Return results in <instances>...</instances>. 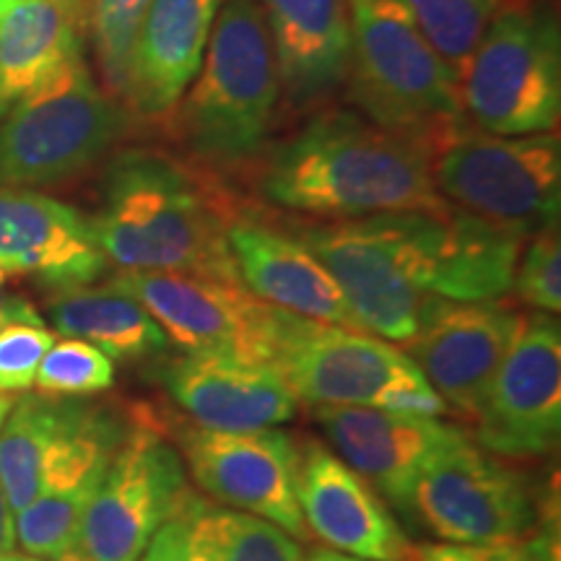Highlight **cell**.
<instances>
[{
	"label": "cell",
	"instance_id": "obj_9",
	"mask_svg": "<svg viewBox=\"0 0 561 561\" xmlns=\"http://www.w3.org/2000/svg\"><path fill=\"white\" fill-rule=\"evenodd\" d=\"M112 280L133 294L185 354L273 364L291 318L240 280L195 273H121Z\"/></svg>",
	"mask_w": 561,
	"mask_h": 561
},
{
	"label": "cell",
	"instance_id": "obj_3",
	"mask_svg": "<svg viewBox=\"0 0 561 561\" xmlns=\"http://www.w3.org/2000/svg\"><path fill=\"white\" fill-rule=\"evenodd\" d=\"M348 91L369 123L426 153L468 123L455 70L405 0H348Z\"/></svg>",
	"mask_w": 561,
	"mask_h": 561
},
{
	"label": "cell",
	"instance_id": "obj_32",
	"mask_svg": "<svg viewBox=\"0 0 561 561\" xmlns=\"http://www.w3.org/2000/svg\"><path fill=\"white\" fill-rule=\"evenodd\" d=\"M53 343L55 333L45 320L11 322L0 328V396L30 390Z\"/></svg>",
	"mask_w": 561,
	"mask_h": 561
},
{
	"label": "cell",
	"instance_id": "obj_31",
	"mask_svg": "<svg viewBox=\"0 0 561 561\" xmlns=\"http://www.w3.org/2000/svg\"><path fill=\"white\" fill-rule=\"evenodd\" d=\"M512 291L530 310L559 314L561 310V237L557 227L530 234L517 257Z\"/></svg>",
	"mask_w": 561,
	"mask_h": 561
},
{
	"label": "cell",
	"instance_id": "obj_14",
	"mask_svg": "<svg viewBox=\"0 0 561 561\" xmlns=\"http://www.w3.org/2000/svg\"><path fill=\"white\" fill-rule=\"evenodd\" d=\"M476 421V439L502 458H541L561 432V328L557 314H523Z\"/></svg>",
	"mask_w": 561,
	"mask_h": 561
},
{
	"label": "cell",
	"instance_id": "obj_21",
	"mask_svg": "<svg viewBox=\"0 0 561 561\" xmlns=\"http://www.w3.org/2000/svg\"><path fill=\"white\" fill-rule=\"evenodd\" d=\"M229 252L244 289L278 310L359 331L341 286L294 231L237 216L227 229Z\"/></svg>",
	"mask_w": 561,
	"mask_h": 561
},
{
	"label": "cell",
	"instance_id": "obj_12",
	"mask_svg": "<svg viewBox=\"0 0 561 561\" xmlns=\"http://www.w3.org/2000/svg\"><path fill=\"white\" fill-rule=\"evenodd\" d=\"M271 367L307 403L382 411L398 390L424 377L396 343L299 314L286 322Z\"/></svg>",
	"mask_w": 561,
	"mask_h": 561
},
{
	"label": "cell",
	"instance_id": "obj_36",
	"mask_svg": "<svg viewBox=\"0 0 561 561\" xmlns=\"http://www.w3.org/2000/svg\"><path fill=\"white\" fill-rule=\"evenodd\" d=\"M34 320H42L39 312L34 310L30 299L9 291V273L0 268V328L11 325V322H34Z\"/></svg>",
	"mask_w": 561,
	"mask_h": 561
},
{
	"label": "cell",
	"instance_id": "obj_30",
	"mask_svg": "<svg viewBox=\"0 0 561 561\" xmlns=\"http://www.w3.org/2000/svg\"><path fill=\"white\" fill-rule=\"evenodd\" d=\"M34 385L50 398H87L115 385V364L87 341L66 339L53 343L42 359Z\"/></svg>",
	"mask_w": 561,
	"mask_h": 561
},
{
	"label": "cell",
	"instance_id": "obj_25",
	"mask_svg": "<svg viewBox=\"0 0 561 561\" xmlns=\"http://www.w3.org/2000/svg\"><path fill=\"white\" fill-rule=\"evenodd\" d=\"M47 318L66 339L87 341L117 362L157 359L170 346L149 310L115 280L53 291Z\"/></svg>",
	"mask_w": 561,
	"mask_h": 561
},
{
	"label": "cell",
	"instance_id": "obj_19",
	"mask_svg": "<svg viewBox=\"0 0 561 561\" xmlns=\"http://www.w3.org/2000/svg\"><path fill=\"white\" fill-rule=\"evenodd\" d=\"M299 455L297 496L310 536L364 561H405L411 543L380 494L320 442Z\"/></svg>",
	"mask_w": 561,
	"mask_h": 561
},
{
	"label": "cell",
	"instance_id": "obj_11",
	"mask_svg": "<svg viewBox=\"0 0 561 561\" xmlns=\"http://www.w3.org/2000/svg\"><path fill=\"white\" fill-rule=\"evenodd\" d=\"M294 234L331 271L359 331L401 346L416 339L439 297L413 284L388 214L299 227Z\"/></svg>",
	"mask_w": 561,
	"mask_h": 561
},
{
	"label": "cell",
	"instance_id": "obj_42",
	"mask_svg": "<svg viewBox=\"0 0 561 561\" xmlns=\"http://www.w3.org/2000/svg\"><path fill=\"white\" fill-rule=\"evenodd\" d=\"M70 3H79V5H83V0H70ZM83 13H87V11H83Z\"/></svg>",
	"mask_w": 561,
	"mask_h": 561
},
{
	"label": "cell",
	"instance_id": "obj_7",
	"mask_svg": "<svg viewBox=\"0 0 561 561\" xmlns=\"http://www.w3.org/2000/svg\"><path fill=\"white\" fill-rule=\"evenodd\" d=\"M434 187L450 206L530 237L561 214L557 130L494 136L466 123L430 153Z\"/></svg>",
	"mask_w": 561,
	"mask_h": 561
},
{
	"label": "cell",
	"instance_id": "obj_26",
	"mask_svg": "<svg viewBox=\"0 0 561 561\" xmlns=\"http://www.w3.org/2000/svg\"><path fill=\"white\" fill-rule=\"evenodd\" d=\"M68 398L24 396L11 405L0 426V486L11 512H21L39 496L45 460L68 413Z\"/></svg>",
	"mask_w": 561,
	"mask_h": 561
},
{
	"label": "cell",
	"instance_id": "obj_15",
	"mask_svg": "<svg viewBox=\"0 0 561 561\" xmlns=\"http://www.w3.org/2000/svg\"><path fill=\"white\" fill-rule=\"evenodd\" d=\"M413 284L447 301H500L528 237L466 210L390 214Z\"/></svg>",
	"mask_w": 561,
	"mask_h": 561
},
{
	"label": "cell",
	"instance_id": "obj_8",
	"mask_svg": "<svg viewBox=\"0 0 561 561\" xmlns=\"http://www.w3.org/2000/svg\"><path fill=\"white\" fill-rule=\"evenodd\" d=\"M193 496L170 424L149 405H133V426L83 510L73 553L87 561H138Z\"/></svg>",
	"mask_w": 561,
	"mask_h": 561
},
{
	"label": "cell",
	"instance_id": "obj_20",
	"mask_svg": "<svg viewBox=\"0 0 561 561\" xmlns=\"http://www.w3.org/2000/svg\"><path fill=\"white\" fill-rule=\"evenodd\" d=\"M159 380L201 430H273L297 413V396L271 364L185 354L167 362Z\"/></svg>",
	"mask_w": 561,
	"mask_h": 561
},
{
	"label": "cell",
	"instance_id": "obj_17",
	"mask_svg": "<svg viewBox=\"0 0 561 561\" xmlns=\"http://www.w3.org/2000/svg\"><path fill=\"white\" fill-rule=\"evenodd\" d=\"M314 419L351 471L409 515L419 476L468 437L439 419L364 405H318Z\"/></svg>",
	"mask_w": 561,
	"mask_h": 561
},
{
	"label": "cell",
	"instance_id": "obj_27",
	"mask_svg": "<svg viewBox=\"0 0 561 561\" xmlns=\"http://www.w3.org/2000/svg\"><path fill=\"white\" fill-rule=\"evenodd\" d=\"M193 561H301L294 536L242 510L214 507L193 496L182 510Z\"/></svg>",
	"mask_w": 561,
	"mask_h": 561
},
{
	"label": "cell",
	"instance_id": "obj_35",
	"mask_svg": "<svg viewBox=\"0 0 561 561\" xmlns=\"http://www.w3.org/2000/svg\"><path fill=\"white\" fill-rule=\"evenodd\" d=\"M138 561H193L191 541H187V523L182 512L170 523L161 525Z\"/></svg>",
	"mask_w": 561,
	"mask_h": 561
},
{
	"label": "cell",
	"instance_id": "obj_24",
	"mask_svg": "<svg viewBox=\"0 0 561 561\" xmlns=\"http://www.w3.org/2000/svg\"><path fill=\"white\" fill-rule=\"evenodd\" d=\"M87 13L70 0H0V117L83 53Z\"/></svg>",
	"mask_w": 561,
	"mask_h": 561
},
{
	"label": "cell",
	"instance_id": "obj_16",
	"mask_svg": "<svg viewBox=\"0 0 561 561\" xmlns=\"http://www.w3.org/2000/svg\"><path fill=\"white\" fill-rule=\"evenodd\" d=\"M520 320L523 314L500 301L439 299L430 320L403 351L447 409L473 421L520 331Z\"/></svg>",
	"mask_w": 561,
	"mask_h": 561
},
{
	"label": "cell",
	"instance_id": "obj_4",
	"mask_svg": "<svg viewBox=\"0 0 561 561\" xmlns=\"http://www.w3.org/2000/svg\"><path fill=\"white\" fill-rule=\"evenodd\" d=\"M280 91L261 0H224L198 76L180 100V136L208 167L257 159L273 130Z\"/></svg>",
	"mask_w": 561,
	"mask_h": 561
},
{
	"label": "cell",
	"instance_id": "obj_22",
	"mask_svg": "<svg viewBox=\"0 0 561 561\" xmlns=\"http://www.w3.org/2000/svg\"><path fill=\"white\" fill-rule=\"evenodd\" d=\"M224 0H149L130 60L128 104L144 115L174 110L198 76Z\"/></svg>",
	"mask_w": 561,
	"mask_h": 561
},
{
	"label": "cell",
	"instance_id": "obj_34",
	"mask_svg": "<svg viewBox=\"0 0 561 561\" xmlns=\"http://www.w3.org/2000/svg\"><path fill=\"white\" fill-rule=\"evenodd\" d=\"M559 500H543L536 528L523 538L528 561H561V533H559Z\"/></svg>",
	"mask_w": 561,
	"mask_h": 561
},
{
	"label": "cell",
	"instance_id": "obj_6",
	"mask_svg": "<svg viewBox=\"0 0 561 561\" xmlns=\"http://www.w3.org/2000/svg\"><path fill=\"white\" fill-rule=\"evenodd\" d=\"M460 100L476 128L494 136L557 130L561 30L553 9L507 0L460 73Z\"/></svg>",
	"mask_w": 561,
	"mask_h": 561
},
{
	"label": "cell",
	"instance_id": "obj_28",
	"mask_svg": "<svg viewBox=\"0 0 561 561\" xmlns=\"http://www.w3.org/2000/svg\"><path fill=\"white\" fill-rule=\"evenodd\" d=\"M507 0H405L419 30L460 79L462 68Z\"/></svg>",
	"mask_w": 561,
	"mask_h": 561
},
{
	"label": "cell",
	"instance_id": "obj_1",
	"mask_svg": "<svg viewBox=\"0 0 561 561\" xmlns=\"http://www.w3.org/2000/svg\"><path fill=\"white\" fill-rule=\"evenodd\" d=\"M255 187L273 206L331 221L455 208L434 187L430 153L343 110L320 112L276 146Z\"/></svg>",
	"mask_w": 561,
	"mask_h": 561
},
{
	"label": "cell",
	"instance_id": "obj_29",
	"mask_svg": "<svg viewBox=\"0 0 561 561\" xmlns=\"http://www.w3.org/2000/svg\"><path fill=\"white\" fill-rule=\"evenodd\" d=\"M146 5L149 0H83L87 32L94 42L104 83L110 94L123 104H128L133 47Z\"/></svg>",
	"mask_w": 561,
	"mask_h": 561
},
{
	"label": "cell",
	"instance_id": "obj_41",
	"mask_svg": "<svg viewBox=\"0 0 561 561\" xmlns=\"http://www.w3.org/2000/svg\"><path fill=\"white\" fill-rule=\"evenodd\" d=\"M60 561H87V559H81V557H76V553H68L66 559H60Z\"/></svg>",
	"mask_w": 561,
	"mask_h": 561
},
{
	"label": "cell",
	"instance_id": "obj_5",
	"mask_svg": "<svg viewBox=\"0 0 561 561\" xmlns=\"http://www.w3.org/2000/svg\"><path fill=\"white\" fill-rule=\"evenodd\" d=\"M130 112L100 87L83 53L13 104L0 123V187L58 185L115 149Z\"/></svg>",
	"mask_w": 561,
	"mask_h": 561
},
{
	"label": "cell",
	"instance_id": "obj_33",
	"mask_svg": "<svg viewBox=\"0 0 561 561\" xmlns=\"http://www.w3.org/2000/svg\"><path fill=\"white\" fill-rule=\"evenodd\" d=\"M405 561H528L523 541L512 543H419Z\"/></svg>",
	"mask_w": 561,
	"mask_h": 561
},
{
	"label": "cell",
	"instance_id": "obj_2",
	"mask_svg": "<svg viewBox=\"0 0 561 561\" xmlns=\"http://www.w3.org/2000/svg\"><path fill=\"white\" fill-rule=\"evenodd\" d=\"M237 216L227 195L191 167L159 151L133 149L112 161L91 229L121 273L240 280L227 242Z\"/></svg>",
	"mask_w": 561,
	"mask_h": 561
},
{
	"label": "cell",
	"instance_id": "obj_40",
	"mask_svg": "<svg viewBox=\"0 0 561 561\" xmlns=\"http://www.w3.org/2000/svg\"><path fill=\"white\" fill-rule=\"evenodd\" d=\"M0 561H45V559H34V557H16V553H5V557H0Z\"/></svg>",
	"mask_w": 561,
	"mask_h": 561
},
{
	"label": "cell",
	"instance_id": "obj_10",
	"mask_svg": "<svg viewBox=\"0 0 561 561\" xmlns=\"http://www.w3.org/2000/svg\"><path fill=\"white\" fill-rule=\"evenodd\" d=\"M541 504L520 471L466 437L419 476L411 515L445 543H512L536 528Z\"/></svg>",
	"mask_w": 561,
	"mask_h": 561
},
{
	"label": "cell",
	"instance_id": "obj_37",
	"mask_svg": "<svg viewBox=\"0 0 561 561\" xmlns=\"http://www.w3.org/2000/svg\"><path fill=\"white\" fill-rule=\"evenodd\" d=\"M13 546H16V525H13V515H11L9 500H5V491L0 486V557L13 553Z\"/></svg>",
	"mask_w": 561,
	"mask_h": 561
},
{
	"label": "cell",
	"instance_id": "obj_18",
	"mask_svg": "<svg viewBox=\"0 0 561 561\" xmlns=\"http://www.w3.org/2000/svg\"><path fill=\"white\" fill-rule=\"evenodd\" d=\"M91 219L68 203L24 187H0V268L60 291L107 271Z\"/></svg>",
	"mask_w": 561,
	"mask_h": 561
},
{
	"label": "cell",
	"instance_id": "obj_13",
	"mask_svg": "<svg viewBox=\"0 0 561 561\" xmlns=\"http://www.w3.org/2000/svg\"><path fill=\"white\" fill-rule=\"evenodd\" d=\"M182 462L208 496L263 517L297 541H307L299 510V445L289 432H210L195 424H170Z\"/></svg>",
	"mask_w": 561,
	"mask_h": 561
},
{
	"label": "cell",
	"instance_id": "obj_38",
	"mask_svg": "<svg viewBox=\"0 0 561 561\" xmlns=\"http://www.w3.org/2000/svg\"><path fill=\"white\" fill-rule=\"evenodd\" d=\"M301 561H364V559L348 557V553H341L335 549H314L307 553V557H301Z\"/></svg>",
	"mask_w": 561,
	"mask_h": 561
},
{
	"label": "cell",
	"instance_id": "obj_39",
	"mask_svg": "<svg viewBox=\"0 0 561 561\" xmlns=\"http://www.w3.org/2000/svg\"><path fill=\"white\" fill-rule=\"evenodd\" d=\"M11 405H13V401H11V398H9V396H0V426H3V421H5V416H9Z\"/></svg>",
	"mask_w": 561,
	"mask_h": 561
},
{
	"label": "cell",
	"instance_id": "obj_23",
	"mask_svg": "<svg viewBox=\"0 0 561 561\" xmlns=\"http://www.w3.org/2000/svg\"><path fill=\"white\" fill-rule=\"evenodd\" d=\"M280 87L310 107L346 83L351 60L348 0H261Z\"/></svg>",
	"mask_w": 561,
	"mask_h": 561
}]
</instances>
